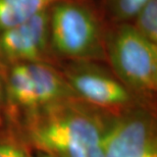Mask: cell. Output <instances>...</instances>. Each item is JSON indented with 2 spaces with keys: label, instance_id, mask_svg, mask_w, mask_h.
I'll list each match as a JSON object with an SVG mask.
<instances>
[{
  "label": "cell",
  "instance_id": "obj_1",
  "mask_svg": "<svg viewBox=\"0 0 157 157\" xmlns=\"http://www.w3.org/2000/svg\"><path fill=\"white\" fill-rule=\"evenodd\" d=\"M110 117L78 99H67L29 114L14 128L36 151L53 157H104Z\"/></svg>",
  "mask_w": 157,
  "mask_h": 157
},
{
  "label": "cell",
  "instance_id": "obj_2",
  "mask_svg": "<svg viewBox=\"0 0 157 157\" xmlns=\"http://www.w3.org/2000/svg\"><path fill=\"white\" fill-rule=\"evenodd\" d=\"M6 114L15 128L29 114L53 103L78 99L61 71L49 62H17L0 65Z\"/></svg>",
  "mask_w": 157,
  "mask_h": 157
},
{
  "label": "cell",
  "instance_id": "obj_3",
  "mask_svg": "<svg viewBox=\"0 0 157 157\" xmlns=\"http://www.w3.org/2000/svg\"><path fill=\"white\" fill-rule=\"evenodd\" d=\"M53 54L71 61L105 57V36L96 13L80 0H61L49 9Z\"/></svg>",
  "mask_w": 157,
  "mask_h": 157
},
{
  "label": "cell",
  "instance_id": "obj_4",
  "mask_svg": "<svg viewBox=\"0 0 157 157\" xmlns=\"http://www.w3.org/2000/svg\"><path fill=\"white\" fill-rule=\"evenodd\" d=\"M105 57L133 94L152 98L157 90V44L122 23L105 36Z\"/></svg>",
  "mask_w": 157,
  "mask_h": 157
},
{
  "label": "cell",
  "instance_id": "obj_5",
  "mask_svg": "<svg viewBox=\"0 0 157 157\" xmlns=\"http://www.w3.org/2000/svg\"><path fill=\"white\" fill-rule=\"evenodd\" d=\"M77 98L110 114L132 107L134 95L119 78L93 61H71L61 71Z\"/></svg>",
  "mask_w": 157,
  "mask_h": 157
},
{
  "label": "cell",
  "instance_id": "obj_6",
  "mask_svg": "<svg viewBox=\"0 0 157 157\" xmlns=\"http://www.w3.org/2000/svg\"><path fill=\"white\" fill-rule=\"evenodd\" d=\"M104 157H157L154 122L143 110L111 114L103 140Z\"/></svg>",
  "mask_w": 157,
  "mask_h": 157
},
{
  "label": "cell",
  "instance_id": "obj_7",
  "mask_svg": "<svg viewBox=\"0 0 157 157\" xmlns=\"http://www.w3.org/2000/svg\"><path fill=\"white\" fill-rule=\"evenodd\" d=\"M49 9L24 23L0 31V65L17 62L50 63L52 51Z\"/></svg>",
  "mask_w": 157,
  "mask_h": 157
},
{
  "label": "cell",
  "instance_id": "obj_8",
  "mask_svg": "<svg viewBox=\"0 0 157 157\" xmlns=\"http://www.w3.org/2000/svg\"><path fill=\"white\" fill-rule=\"evenodd\" d=\"M61 0H0V31L24 23Z\"/></svg>",
  "mask_w": 157,
  "mask_h": 157
},
{
  "label": "cell",
  "instance_id": "obj_9",
  "mask_svg": "<svg viewBox=\"0 0 157 157\" xmlns=\"http://www.w3.org/2000/svg\"><path fill=\"white\" fill-rule=\"evenodd\" d=\"M17 128L8 127L0 131V157H33Z\"/></svg>",
  "mask_w": 157,
  "mask_h": 157
},
{
  "label": "cell",
  "instance_id": "obj_10",
  "mask_svg": "<svg viewBox=\"0 0 157 157\" xmlns=\"http://www.w3.org/2000/svg\"><path fill=\"white\" fill-rule=\"evenodd\" d=\"M134 20L135 29L146 39L157 44V0H149Z\"/></svg>",
  "mask_w": 157,
  "mask_h": 157
},
{
  "label": "cell",
  "instance_id": "obj_11",
  "mask_svg": "<svg viewBox=\"0 0 157 157\" xmlns=\"http://www.w3.org/2000/svg\"><path fill=\"white\" fill-rule=\"evenodd\" d=\"M148 1L149 0H107V6L112 18L122 24L134 20Z\"/></svg>",
  "mask_w": 157,
  "mask_h": 157
},
{
  "label": "cell",
  "instance_id": "obj_12",
  "mask_svg": "<svg viewBox=\"0 0 157 157\" xmlns=\"http://www.w3.org/2000/svg\"><path fill=\"white\" fill-rule=\"evenodd\" d=\"M9 124L7 114H6V102H5V93H4V85H3V78L0 70V131L4 130Z\"/></svg>",
  "mask_w": 157,
  "mask_h": 157
},
{
  "label": "cell",
  "instance_id": "obj_13",
  "mask_svg": "<svg viewBox=\"0 0 157 157\" xmlns=\"http://www.w3.org/2000/svg\"><path fill=\"white\" fill-rule=\"evenodd\" d=\"M33 157H53V156L49 155V154H46V153H43V152H39V151H37L36 155H34Z\"/></svg>",
  "mask_w": 157,
  "mask_h": 157
}]
</instances>
